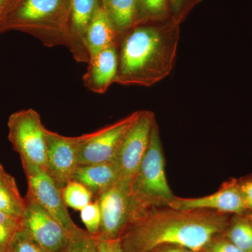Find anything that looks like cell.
<instances>
[{
	"label": "cell",
	"instance_id": "ffe728a7",
	"mask_svg": "<svg viewBox=\"0 0 252 252\" xmlns=\"http://www.w3.org/2000/svg\"><path fill=\"white\" fill-rule=\"evenodd\" d=\"M172 19L169 0H137L135 24Z\"/></svg>",
	"mask_w": 252,
	"mask_h": 252
},
{
	"label": "cell",
	"instance_id": "9a60e30c",
	"mask_svg": "<svg viewBox=\"0 0 252 252\" xmlns=\"http://www.w3.org/2000/svg\"><path fill=\"white\" fill-rule=\"evenodd\" d=\"M71 180L85 186L96 197L117 183L119 180V169L114 160L102 163L79 165Z\"/></svg>",
	"mask_w": 252,
	"mask_h": 252
},
{
	"label": "cell",
	"instance_id": "8fae6325",
	"mask_svg": "<svg viewBox=\"0 0 252 252\" xmlns=\"http://www.w3.org/2000/svg\"><path fill=\"white\" fill-rule=\"evenodd\" d=\"M168 207L181 210H212L231 215L249 212L239 188L238 179L234 178L225 181L217 192L210 195L195 198L175 196Z\"/></svg>",
	"mask_w": 252,
	"mask_h": 252
},
{
	"label": "cell",
	"instance_id": "1f68e13d",
	"mask_svg": "<svg viewBox=\"0 0 252 252\" xmlns=\"http://www.w3.org/2000/svg\"><path fill=\"white\" fill-rule=\"evenodd\" d=\"M248 217L249 220H250V222H251V224L252 225V212H248Z\"/></svg>",
	"mask_w": 252,
	"mask_h": 252
},
{
	"label": "cell",
	"instance_id": "30bf717a",
	"mask_svg": "<svg viewBox=\"0 0 252 252\" xmlns=\"http://www.w3.org/2000/svg\"><path fill=\"white\" fill-rule=\"evenodd\" d=\"M23 230L49 252H62L69 243V234L63 225L30 195L25 197Z\"/></svg>",
	"mask_w": 252,
	"mask_h": 252
},
{
	"label": "cell",
	"instance_id": "4dcf8cb0",
	"mask_svg": "<svg viewBox=\"0 0 252 252\" xmlns=\"http://www.w3.org/2000/svg\"><path fill=\"white\" fill-rule=\"evenodd\" d=\"M151 252H205L204 251H195L184 247L176 246V245H163L156 248Z\"/></svg>",
	"mask_w": 252,
	"mask_h": 252
},
{
	"label": "cell",
	"instance_id": "d4e9b609",
	"mask_svg": "<svg viewBox=\"0 0 252 252\" xmlns=\"http://www.w3.org/2000/svg\"><path fill=\"white\" fill-rule=\"evenodd\" d=\"M6 252H49L36 243L26 230L21 228L8 246Z\"/></svg>",
	"mask_w": 252,
	"mask_h": 252
},
{
	"label": "cell",
	"instance_id": "2e32d148",
	"mask_svg": "<svg viewBox=\"0 0 252 252\" xmlns=\"http://www.w3.org/2000/svg\"><path fill=\"white\" fill-rule=\"evenodd\" d=\"M119 40V35L102 6H99L86 31L85 44L89 60L103 50L118 45Z\"/></svg>",
	"mask_w": 252,
	"mask_h": 252
},
{
	"label": "cell",
	"instance_id": "e0dca14e",
	"mask_svg": "<svg viewBox=\"0 0 252 252\" xmlns=\"http://www.w3.org/2000/svg\"><path fill=\"white\" fill-rule=\"evenodd\" d=\"M101 6L119 38L135 26L137 0H101Z\"/></svg>",
	"mask_w": 252,
	"mask_h": 252
},
{
	"label": "cell",
	"instance_id": "52a82bcc",
	"mask_svg": "<svg viewBox=\"0 0 252 252\" xmlns=\"http://www.w3.org/2000/svg\"><path fill=\"white\" fill-rule=\"evenodd\" d=\"M95 199L98 201L102 216L98 238H121L137 217L130 185L119 180Z\"/></svg>",
	"mask_w": 252,
	"mask_h": 252
},
{
	"label": "cell",
	"instance_id": "f1b7e54d",
	"mask_svg": "<svg viewBox=\"0 0 252 252\" xmlns=\"http://www.w3.org/2000/svg\"><path fill=\"white\" fill-rule=\"evenodd\" d=\"M98 238L96 252H125L123 248L121 238L114 240Z\"/></svg>",
	"mask_w": 252,
	"mask_h": 252
},
{
	"label": "cell",
	"instance_id": "7a4b0ae2",
	"mask_svg": "<svg viewBox=\"0 0 252 252\" xmlns=\"http://www.w3.org/2000/svg\"><path fill=\"white\" fill-rule=\"evenodd\" d=\"M180 37V25L172 19L135 24L118 42L115 84L151 87L171 73Z\"/></svg>",
	"mask_w": 252,
	"mask_h": 252
},
{
	"label": "cell",
	"instance_id": "7402d4cb",
	"mask_svg": "<svg viewBox=\"0 0 252 252\" xmlns=\"http://www.w3.org/2000/svg\"><path fill=\"white\" fill-rule=\"evenodd\" d=\"M21 228V220L0 211V252H6L11 240Z\"/></svg>",
	"mask_w": 252,
	"mask_h": 252
},
{
	"label": "cell",
	"instance_id": "f546056e",
	"mask_svg": "<svg viewBox=\"0 0 252 252\" xmlns=\"http://www.w3.org/2000/svg\"><path fill=\"white\" fill-rule=\"evenodd\" d=\"M22 0H0V27Z\"/></svg>",
	"mask_w": 252,
	"mask_h": 252
},
{
	"label": "cell",
	"instance_id": "277c9868",
	"mask_svg": "<svg viewBox=\"0 0 252 252\" xmlns=\"http://www.w3.org/2000/svg\"><path fill=\"white\" fill-rule=\"evenodd\" d=\"M165 162L158 126L156 122L148 149L130 181V193L138 213L137 218L151 209L168 207L175 198L167 183Z\"/></svg>",
	"mask_w": 252,
	"mask_h": 252
},
{
	"label": "cell",
	"instance_id": "7c38bea8",
	"mask_svg": "<svg viewBox=\"0 0 252 252\" xmlns=\"http://www.w3.org/2000/svg\"><path fill=\"white\" fill-rule=\"evenodd\" d=\"M46 141L45 170L61 190L79 165L75 139L47 129Z\"/></svg>",
	"mask_w": 252,
	"mask_h": 252
},
{
	"label": "cell",
	"instance_id": "cb8c5ba5",
	"mask_svg": "<svg viewBox=\"0 0 252 252\" xmlns=\"http://www.w3.org/2000/svg\"><path fill=\"white\" fill-rule=\"evenodd\" d=\"M80 217L85 225L86 231L93 236L98 238L102 221L98 201L95 199L94 201L86 205L81 210Z\"/></svg>",
	"mask_w": 252,
	"mask_h": 252
},
{
	"label": "cell",
	"instance_id": "83f0119b",
	"mask_svg": "<svg viewBox=\"0 0 252 252\" xmlns=\"http://www.w3.org/2000/svg\"><path fill=\"white\" fill-rule=\"evenodd\" d=\"M239 188L249 212H252V173L238 179Z\"/></svg>",
	"mask_w": 252,
	"mask_h": 252
},
{
	"label": "cell",
	"instance_id": "5bb4252c",
	"mask_svg": "<svg viewBox=\"0 0 252 252\" xmlns=\"http://www.w3.org/2000/svg\"><path fill=\"white\" fill-rule=\"evenodd\" d=\"M83 83L88 90L97 94H105L115 84L118 71L117 45L101 51L89 60Z\"/></svg>",
	"mask_w": 252,
	"mask_h": 252
},
{
	"label": "cell",
	"instance_id": "44dd1931",
	"mask_svg": "<svg viewBox=\"0 0 252 252\" xmlns=\"http://www.w3.org/2000/svg\"><path fill=\"white\" fill-rule=\"evenodd\" d=\"M63 201L67 207L81 211L93 201L94 195L87 187L77 181L70 180L62 189Z\"/></svg>",
	"mask_w": 252,
	"mask_h": 252
},
{
	"label": "cell",
	"instance_id": "ac0fdd59",
	"mask_svg": "<svg viewBox=\"0 0 252 252\" xmlns=\"http://www.w3.org/2000/svg\"><path fill=\"white\" fill-rule=\"evenodd\" d=\"M25 205L14 177L0 164V211L21 220Z\"/></svg>",
	"mask_w": 252,
	"mask_h": 252
},
{
	"label": "cell",
	"instance_id": "ba28073f",
	"mask_svg": "<svg viewBox=\"0 0 252 252\" xmlns=\"http://www.w3.org/2000/svg\"><path fill=\"white\" fill-rule=\"evenodd\" d=\"M156 120L151 111H140L138 117L126 134L114 162L119 172V181L130 185L150 142Z\"/></svg>",
	"mask_w": 252,
	"mask_h": 252
},
{
	"label": "cell",
	"instance_id": "484cf974",
	"mask_svg": "<svg viewBox=\"0 0 252 252\" xmlns=\"http://www.w3.org/2000/svg\"><path fill=\"white\" fill-rule=\"evenodd\" d=\"M170 14L174 21L182 24L197 5L203 0H169Z\"/></svg>",
	"mask_w": 252,
	"mask_h": 252
},
{
	"label": "cell",
	"instance_id": "4fadbf2b",
	"mask_svg": "<svg viewBox=\"0 0 252 252\" xmlns=\"http://www.w3.org/2000/svg\"><path fill=\"white\" fill-rule=\"evenodd\" d=\"M101 6V0H71L69 15V52L78 63H89L86 49V31L96 11Z\"/></svg>",
	"mask_w": 252,
	"mask_h": 252
},
{
	"label": "cell",
	"instance_id": "9c48e42d",
	"mask_svg": "<svg viewBox=\"0 0 252 252\" xmlns=\"http://www.w3.org/2000/svg\"><path fill=\"white\" fill-rule=\"evenodd\" d=\"M28 182V193L31 198L49 212L63 226L73 234L81 229L75 224L63 201L61 189L42 167L21 162Z\"/></svg>",
	"mask_w": 252,
	"mask_h": 252
},
{
	"label": "cell",
	"instance_id": "8992f818",
	"mask_svg": "<svg viewBox=\"0 0 252 252\" xmlns=\"http://www.w3.org/2000/svg\"><path fill=\"white\" fill-rule=\"evenodd\" d=\"M140 111L132 112L99 130L74 137L79 165L102 163L114 160L126 134L138 117Z\"/></svg>",
	"mask_w": 252,
	"mask_h": 252
},
{
	"label": "cell",
	"instance_id": "5b68a950",
	"mask_svg": "<svg viewBox=\"0 0 252 252\" xmlns=\"http://www.w3.org/2000/svg\"><path fill=\"white\" fill-rule=\"evenodd\" d=\"M8 138L19 154L21 162L42 167L46 165V130L39 113L33 109H22L10 115Z\"/></svg>",
	"mask_w": 252,
	"mask_h": 252
},
{
	"label": "cell",
	"instance_id": "d6986e66",
	"mask_svg": "<svg viewBox=\"0 0 252 252\" xmlns=\"http://www.w3.org/2000/svg\"><path fill=\"white\" fill-rule=\"evenodd\" d=\"M223 235L243 251L252 252V225L248 213L233 215Z\"/></svg>",
	"mask_w": 252,
	"mask_h": 252
},
{
	"label": "cell",
	"instance_id": "603a6c76",
	"mask_svg": "<svg viewBox=\"0 0 252 252\" xmlns=\"http://www.w3.org/2000/svg\"><path fill=\"white\" fill-rule=\"evenodd\" d=\"M97 241V237L81 229L71 235L69 243L62 252H96Z\"/></svg>",
	"mask_w": 252,
	"mask_h": 252
},
{
	"label": "cell",
	"instance_id": "4316f807",
	"mask_svg": "<svg viewBox=\"0 0 252 252\" xmlns=\"http://www.w3.org/2000/svg\"><path fill=\"white\" fill-rule=\"evenodd\" d=\"M205 252H246L235 246L234 244L225 238L223 235L216 237L207 245Z\"/></svg>",
	"mask_w": 252,
	"mask_h": 252
},
{
	"label": "cell",
	"instance_id": "3957f363",
	"mask_svg": "<svg viewBox=\"0 0 252 252\" xmlns=\"http://www.w3.org/2000/svg\"><path fill=\"white\" fill-rule=\"evenodd\" d=\"M71 0H22L0 27V33L23 32L43 45L69 47Z\"/></svg>",
	"mask_w": 252,
	"mask_h": 252
},
{
	"label": "cell",
	"instance_id": "6da1fadb",
	"mask_svg": "<svg viewBox=\"0 0 252 252\" xmlns=\"http://www.w3.org/2000/svg\"><path fill=\"white\" fill-rule=\"evenodd\" d=\"M232 216L212 210L151 209L129 225L121 241L125 252H151L163 245L203 251L223 234Z\"/></svg>",
	"mask_w": 252,
	"mask_h": 252
}]
</instances>
